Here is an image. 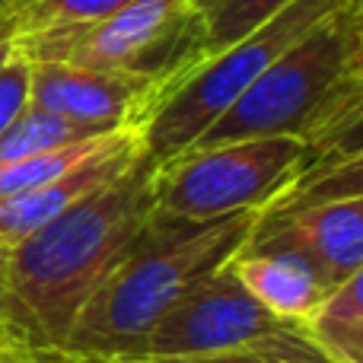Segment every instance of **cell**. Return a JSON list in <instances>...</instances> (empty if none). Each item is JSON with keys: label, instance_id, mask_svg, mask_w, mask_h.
I'll list each match as a JSON object with an SVG mask.
<instances>
[{"label": "cell", "instance_id": "cell-1", "mask_svg": "<svg viewBox=\"0 0 363 363\" xmlns=\"http://www.w3.org/2000/svg\"><path fill=\"white\" fill-rule=\"evenodd\" d=\"M153 220V160H140L6 255V315L19 354L61 347L74 319ZM16 357V354H13Z\"/></svg>", "mask_w": 363, "mask_h": 363}, {"label": "cell", "instance_id": "cell-2", "mask_svg": "<svg viewBox=\"0 0 363 363\" xmlns=\"http://www.w3.org/2000/svg\"><path fill=\"white\" fill-rule=\"evenodd\" d=\"M262 211L213 223H188L153 213L147 230L74 319L61 347L70 357L115 363L140 351L147 335L204 277L249 245Z\"/></svg>", "mask_w": 363, "mask_h": 363}, {"label": "cell", "instance_id": "cell-3", "mask_svg": "<svg viewBox=\"0 0 363 363\" xmlns=\"http://www.w3.org/2000/svg\"><path fill=\"white\" fill-rule=\"evenodd\" d=\"M360 38L363 13L351 0L290 45L191 147L281 134L309 144L360 99Z\"/></svg>", "mask_w": 363, "mask_h": 363}, {"label": "cell", "instance_id": "cell-4", "mask_svg": "<svg viewBox=\"0 0 363 363\" xmlns=\"http://www.w3.org/2000/svg\"><path fill=\"white\" fill-rule=\"evenodd\" d=\"M351 0H294L239 42L207 55L163 89L140 128L147 160L163 163L198 144V138L290 48Z\"/></svg>", "mask_w": 363, "mask_h": 363}, {"label": "cell", "instance_id": "cell-5", "mask_svg": "<svg viewBox=\"0 0 363 363\" xmlns=\"http://www.w3.org/2000/svg\"><path fill=\"white\" fill-rule=\"evenodd\" d=\"M13 45L29 61L153 77L160 80V96L207 57L204 29L191 0H134L99 23L13 35Z\"/></svg>", "mask_w": 363, "mask_h": 363}, {"label": "cell", "instance_id": "cell-6", "mask_svg": "<svg viewBox=\"0 0 363 363\" xmlns=\"http://www.w3.org/2000/svg\"><path fill=\"white\" fill-rule=\"evenodd\" d=\"M303 138H252L188 147L153 163V213L188 223H213L242 211H264L306 169Z\"/></svg>", "mask_w": 363, "mask_h": 363}, {"label": "cell", "instance_id": "cell-7", "mask_svg": "<svg viewBox=\"0 0 363 363\" xmlns=\"http://www.w3.org/2000/svg\"><path fill=\"white\" fill-rule=\"evenodd\" d=\"M252 347H271L300 357L328 354L313 328L271 315L236 281L230 264H223L182 296L131 357H198Z\"/></svg>", "mask_w": 363, "mask_h": 363}, {"label": "cell", "instance_id": "cell-8", "mask_svg": "<svg viewBox=\"0 0 363 363\" xmlns=\"http://www.w3.org/2000/svg\"><path fill=\"white\" fill-rule=\"evenodd\" d=\"M29 61V57H26ZM29 106L96 134L138 131L160 96V80L125 70H93L61 61H29Z\"/></svg>", "mask_w": 363, "mask_h": 363}, {"label": "cell", "instance_id": "cell-9", "mask_svg": "<svg viewBox=\"0 0 363 363\" xmlns=\"http://www.w3.org/2000/svg\"><path fill=\"white\" fill-rule=\"evenodd\" d=\"M249 249H290L303 255L328 290L363 264V194L313 204L290 213H264Z\"/></svg>", "mask_w": 363, "mask_h": 363}, {"label": "cell", "instance_id": "cell-10", "mask_svg": "<svg viewBox=\"0 0 363 363\" xmlns=\"http://www.w3.org/2000/svg\"><path fill=\"white\" fill-rule=\"evenodd\" d=\"M144 157L147 153H144V144H140V134L121 131L106 150L89 157L86 163H80L77 169L45 182V185L32 188V191L16 194V198H10V201H0V245L10 252L13 245H19L26 236H32L38 226L61 217L67 207L80 204L83 198H89V194L99 191V188H106L108 182L121 179Z\"/></svg>", "mask_w": 363, "mask_h": 363}, {"label": "cell", "instance_id": "cell-11", "mask_svg": "<svg viewBox=\"0 0 363 363\" xmlns=\"http://www.w3.org/2000/svg\"><path fill=\"white\" fill-rule=\"evenodd\" d=\"M236 281L284 322H303L315 315V309L328 300L332 290L325 287L315 268L303 255L290 249H249L245 245L230 262Z\"/></svg>", "mask_w": 363, "mask_h": 363}, {"label": "cell", "instance_id": "cell-12", "mask_svg": "<svg viewBox=\"0 0 363 363\" xmlns=\"http://www.w3.org/2000/svg\"><path fill=\"white\" fill-rule=\"evenodd\" d=\"M357 194H363V150L351 153V157L338 160L332 166L303 172L287 191L277 194L264 207V213H290V211H303V207H313V204H325V201L357 198Z\"/></svg>", "mask_w": 363, "mask_h": 363}, {"label": "cell", "instance_id": "cell-13", "mask_svg": "<svg viewBox=\"0 0 363 363\" xmlns=\"http://www.w3.org/2000/svg\"><path fill=\"white\" fill-rule=\"evenodd\" d=\"M108 134V131H106ZM96 138V131L74 121L61 118V115L42 112V108L29 106L4 134H0V163H13V160H26L35 153L55 150V147H67L77 140Z\"/></svg>", "mask_w": 363, "mask_h": 363}, {"label": "cell", "instance_id": "cell-14", "mask_svg": "<svg viewBox=\"0 0 363 363\" xmlns=\"http://www.w3.org/2000/svg\"><path fill=\"white\" fill-rule=\"evenodd\" d=\"M191 4L204 29L207 55H213L249 35L252 29H258L264 19H271L294 0H191Z\"/></svg>", "mask_w": 363, "mask_h": 363}, {"label": "cell", "instance_id": "cell-15", "mask_svg": "<svg viewBox=\"0 0 363 363\" xmlns=\"http://www.w3.org/2000/svg\"><path fill=\"white\" fill-rule=\"evenodd\" d=\"M128 4L134 0H19L13 16V35L77 29V26L99 23Z\"/></svg>", "mask_w": 363, "mask_h": 363}, {"label": "cell", "instance_id": "cell-16", "mask_svg": "<svg viewBox=\"0 0 363 363\" xmlns=\"http://www.w3.org/2000/svg\"><path fill=\"white\" fill-rule=\"evenodd\" d=\"M306 147H309V157H306V169L303 172L332 166V163H338V160L363 150V93L328 131H322L319 138H313Z\"/></svg>", "mask_w": 363, "mask_h": 363}, {"label": "cell", "instance_id": "cell-17", "mask_svg": "<svg viewBox=\"0 0 363 363\" xmlns=\"http://www.w3.org/2000/svg\"><path fill=\"white\" fill-rule=\"evenodd\" d=\"M357 319H363V264L345 284H338L328 294V300L309 319V328L315 335H328V332H338V328L351 325Z\"/></svg>", "mask_w": 363, "mask_h": 363}, {"label": "cell", "instance_id": "cell-18", "mask_svg": "<svg viewBox=\"0 0 363 363\" xmlns=\"http://www.w3.org/2000/svg\"><path fill=\"white\" fill-rule=\"evenodd\" d=\"M29 80H32V64L13 45V55L0 67V134L29 108Z\"/></svg>", "mask_w": 363, "mask_h": 363}, {"label": "cell", "instance_id": "cell-19", "mask_svg": "<svg viewBox=\"0 0 363 363\" xmlns=\"http://www.w3.org/2000/svg\"><path fill=\"white\" fill-rule=\"evenodd\" d=\"M115 363H341V360H335L332 354L300 357V354H284V351H271V347H252V351L198 354V357H131V360H115Z\"/></svg>", "mask_w": 363, "mask_h": 363}, {"label": "cell", "instance_id": "cell-20", "mask_svg": "<svg viewBox=\"0 0 363 363\" xmlns=\"http://www.w3.org/2000/svg\"><path fill=\"white\" fill-rule=\"evenodd\" d=\"M322 345L328 347L335 360L341 363H363V319L351 322V325L338 328V332H328V335H315Z\"/></svg>", "mask_w": 363, "mask_h": 363}, {"label": "cell", "instance_id": "cell-21", "mask_svg": "<svg viewBox=\"0 0 363 363\" xmlns=\"http://www.w3.org/2000/svg\"><path fill=\"white\" fill-rule=\"evenodd\" d=\"M6 255L10 252L0 245V354H19L16 335L10 328V315H6Z\"/></svg>", "mask_w": 363, "mask_h": 363}, {"label": "cell", "instance_id": "cell-22", "mask_svg": "<svg viewBox=\"0 0 363 363\" xmlns=\"http://www.w3.org/2000/svg\"><path fill=\"white\" fill-rule=\"evenodd\" d=\"M16 4H19V0H0V35H4V32H13Z\"/></svg>", "mask_w": 363, "mask_h": 363}, {"label": "cell", "instance_id": "cell-23", "mask_svg": "<svg viewBox=\"0 0 363 363\" xmlns=\"http://www.w3.org/2000/svg\"><path fill=\"white\" fill-rule=\"evenodd\" d=\"M10 55H13V32H4V35H0V67L6 64Z\"/></svg>", "mask_w": 363, "mask_h": 363}, {"label": "cell", "instance_id": "cell-24", "mask_svg": "<svg viewBox=\"0 0 363 363\" xmlns=\"http://www.w3.org/2000/svg\"><path fill=\"white\" fill-rule=\"evenodd\" d=\"M0 363H32L26 357H10V354H0Z\"/></svg>", "mask_w": 363, "mask_h": 363}, {"label": "cell", "instance_id": "cell-25", "mask_svg": "<svg viewBox=\"0 0 363 363\" xmlns=\"http://www.w3.org/2000/svg\"><path fill=\"white\" fill-rule=\"evenodd\" d=\"M357 67H360V74H363V38H360V57H357Z\"/></svg>", "mask_w": 363, "mask_h": 363}, {"label": "cell", "instance_id": "cell-26", "mask_svg": "<svg viewBox=\"0 0 363 363\" xmlns=\"http://www.w3.org/2000/svg\"><path fill=\"white\" fill-rule=\"evenodd\" d=\"M354 6H357V10L363 13V0H354Z\"/></svg>", "mask_w": 363, "mask_h": 363}]
</instances>
